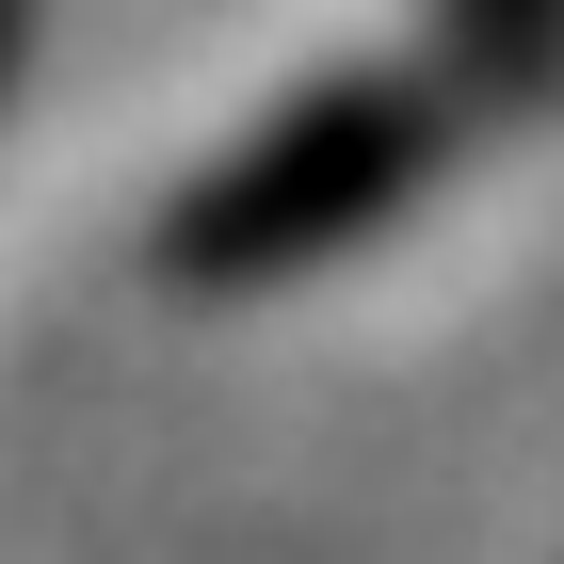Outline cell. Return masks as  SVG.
Segmentation results:
<instances>
[{"label":"cell","mask_w":564,"mask_h":564,"mask_svg":"<svg viewBox=\"0 0 564 564\" xmlns=\"http://www.w3.org/2000/svg\"><path fill=\"white\" fill-rule=\"evenodd\" d=\"M435 162V82H339V97H306V113H274L242 162L210 177V194H177V274H291L323 259L355 210H388L403 177Z\"/></svg>","instance_id":"6da1fadb"},{"label":"cell","mask_w":564,"mask_h":564,"mask_svg":"<svg viewBox=\"0 0 564 564\" xmlns=\"http://www.w3.org/2000/svg\"><path fill=\"white\" fill-rule=\"evenodd\" d=\"M0 48H17V33H0Z\"/></svg>","instance_id":"7a4b0ae2"}]
</instances>
